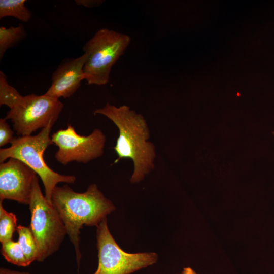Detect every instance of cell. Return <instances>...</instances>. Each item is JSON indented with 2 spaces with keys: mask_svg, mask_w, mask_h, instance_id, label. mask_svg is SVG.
I'll use <instances>...</instances> for the list:
<instances>
[{
  "mask_svg": "<svg viewBox=\"0 0 274 274\" xmlns=\"http://www.w3.org/2000/svg\"><path fill=\"white\" fill-rule=\"evenodd\" d=\"M29 207V227L37 246V261L42 262L58 250L67 232L58 212L42 194L37 176L33 182Z\"/></svg>",
  "mask_w": 274,
  "mask_h": 274,
  "instance_id": "5",
  "label": "cell"
},
{
  "mask_svg": "<svg viewBox=\"0 0 274 274\" xmlns=\"http://www.w3.org/2000/svg\"><path fill=\"white\" fill-rule=\"evenodd\" d=\"M17 218L12 212H7L0 203V242L2 243L12 239L17 231Z\"/></svg>",
  "mask_w": 274,
  "mask_h": 274,
  "instance_id": "15",
  "label": "cell"
},
{
  "mask_svg": "<svg viewBox=\"0 0 274 274\" xmlns=\"http://www.w3.org/2000/svg\"><path fill=\"white\" fill-rule=\"evenodd\" d=\"M1 253L9 262L19 266H27L29 264L17 242L12 239L2 243Z\"/></svg>",
  "mask_w": 274,
  "mask_h": 274,
  "instance_id": "14",
  "label": "cell"
},
{
  "mask_svg": "<svg viewBox=\"0 0 274 274\" xmlns=\"http://www.w3.org/2000/svg\"><path fill=\"white\" fill-rule=\"evenodd\" d=\"M88 55L83 54L76 58L64 60L54 71L50 87L44 94L59 99L73 95L85 79L83 68Z\"/></svg>",
  "mask_w": 274,
  "mask_h": 274,
  "instance_id": "10",
  "label": "cell"
},
{
  "mask_svg": "<svg viewBox=\"0 0 274 274\" xmlns=\"http://www.w3.org/2000/svg\"><path fill=\"white\" fill-rule=\"evenodd\" d=\"M51 203L64 223L67 234L74 247L79 268L82 257L80 229L84 225L97 227L115 207L96 184H90L83 193L74 191L67 184L56 186L52 194Z\"/></svg>",
  "mask_w": 274,
  "mask_h": 274,
  "instance_id": "2",
  "label": "cell"
},
{
  "mask_svg": "<svg viewBox=\"0 0 274 274\" xmlns=\"http://www.w3.org/2000/svg\"><path fill=\"white\" fill-rule=\"evenodd\" d=\"M93 113L106 116L119 130L114 147L117 158L114 163L121 159H131L133 170L130 182L137 183L142 181L154 168L156 158L155 146L148 141L150 130L144 116L127 105L116 107L109 103L96 109Z\"/></svg>",
  "mask_w": 274,
  "mask_h": 274,
  "instance_id": "1",
  "label": "cell"
},
{
  "mask_svg": "<svg viewBox=\"0 0 274 274\" xmlns=\"http://www.w3.org/2000/svg\"><path fill=\"white\" fill-rule=\"evenodd\" d=\"M37 173L22 161L10 158L0 164V203L4 200L29 205Z\"/></svg>",
  "mask_w": 274,
  "mask_h": 274,
  "instance_id": "9",
  "label": "cell"
},
{
  "mask_svg": "<svg viewBox=\"0 0 274 274\" xmlns=\"http://www.w3.org/2000/svg\"><path fill=\"white\" fill-rule=\"evenodd\" d=\"M22 96L7 80V76L0 71V105L12 108Z\"/></svg>",
  "mask_w": 274,
  "mask_h": 274,
  "instance_id": "16",
  "label": "cell"
},
{
  "mask_svg": "<svg viewBox=\"0 0 274 274\" xmlns=\"http://www.w3.org/2000/svg\"><path fill=\"white\" fill-rule=\"evenodd\" d=\"M25 0H1L0 19L5 17H14L24 22L31 19V12L25 5Z\"/></svg>",
  "mask_w": 274,
  "mask_h": 274,
  "instance_id": "11",
  "label": "cell"
},
{
  "mask_svg": "<svg viewBox=\"0 0 274 274\" xmlns=\"http://www.w3.org/2000/svg\"><path fill=\"white\" fill-rule=\"evenodd\" d=\"M17 232L18 242L30 265L37 258V248L30 227L20 225L18 226Z\"/></svg>",
  "mask_w": 274,
  "mask_h": 274,
  "instance_id": "13",
  "label": "cell"
},
{
  "mask_svg": "<svg viewBox=\"0 0 274 274\" xmlns=\"http://www.w3.org/2000/svg\"><path fill=\"white\" fill-rule=\"evenodd\" d=\"M63 108L58 98L31 94L22 96L4 118L11 120L17 135L29 136L51 122H56Z\"/></svg>",
  "mask_w": 274,
  "mask_h": 274,
  "instance_id": "7",
  "label": "cell"
},
{
  "mask_svg": "<svg viewBox=\"0 0 274 274\" xmlns=\"http://www.w3.org/2000/svg\"><path fill=\"white\" fill-rule=\"evenodd\" d=\"M55 122H51L36 135L15 137L10 147L1 149L0 162L14 158L19 159L31 168L41 178L44 188L45 197L51 203L53 191L59 183L73 184L76 178L73 175H64L56 173L45 163L43 154L51 144L50 133Z\"/></svg>",
  "mask_w": 274,
  "mask_h": 274,
  "instance_id": "3",
  "label": "cell"
},
{
  "mask_svg": "<svg viewBox=\"0 0 274 274\" xmlns=\"http://www.w3.org/2000/svg\"><path fill=\"white\" fill-rule=\"evenodd\" d=\"M0 274H31L27 271L13 270L5 267H1Z\"/></svg>",
  "mask_w": 274,
  "mask_h": 274,
  "instance_id": "19",
  "label": "cell"
},
{
  "mask_svg": "<svg viewBox=\"0 0 274 274\" xmlns=\"http://www.w3.org/2000/svg\"><path fill=\"white\" fill-rule=\"evenodd\" d=\"M96 227L98 265L93 274H130L157 262L155 253H128L122 250L109 231L107 218Z\"/></svg>",
  "mask_w": 274,
  "mask_h": 274,
  "instance_id": "6",
  "label": "cell"
},
{
  "mask_svg": "<svg viewBox=\"0 0 274 274\" xmlns=\"http://www.w3.org/2000/svg\"><path fill=\"white\" fill-rule=\"evenodd\" d=\"M181 274H197L190 267L184 268Z\"/></svg>",
  "mask_w": 274,
  "mask_h": 274,
  "instance_id": "20",
  "label": "cell"
},
{
  "mask_svg": "<svg viewBox=\"0 0 274 274\" xmlns=\"http://www.w3.org/2000/svg\"><path fill=\"white\" fill-rule=\"evenodd\" d=\"M104 1L100 0H76L75 3L80 6L87 8H92L99 6Z\"/></svg>",
  "mask_w": 274,
  "mask_h": 274,
  "instance_id": "18",
  "label": "cell"
},
{
  "mask_svg": "<svg viewBox=\"0 0 274 274\" xmlns=\"http://www.w3.org/2000/svg\"><path fill=\"white\" fill-rule=\"evenodd\" d=\"M131 41L125 33L108 28L97 30L84 45L88 55L83 72L88 85L102 86L109 81L111 70Z\"/></svg>",
  "mask_w": 274,
  "mask_h": 274,
  "instance_id": "4",
  "label": "cell"
},
{
  "mask_svg": "<svg viewBox=\"0 0 274 274\" xmlns=\"http://www.w3.org/2000/svg\"><path fill=\"white\" fill-rule=\"evenodd\" d=\"M14 132L10 128L7 120L5 118L0 119V146L11 143L15 137L13 136Z\"/></svg>",
  "mask_w": 274,
  "mask_h": 274,
  "instance_id": "17",
  "label": "cell"
},
{
  "mask_svg": "<svg viewBox=\"0 0 274 274\" xmlns=\"http://www.w3.org/2000/svg\"><path fill=\"white\" fill-rule=\"evenodd\" d=\"M52 142L58 149L56 160L63 165L76 161L87 163L100 157L104 153L106 138L102 131L95 128L87 136L78 134L68 124L65 129H60L51 136Z\"/></svg>",
  "mask_w": 274,
  "mask_h": 274,
  "instance_id": "8",
  "label": "cell"
},
{
  "mask_svg": "<svg viewBox=\"0 0 274 274\" xmlns=\"http://www.w3.org/2000/svg\"><path fill=\"white\" fill-rule=\"evenodd\" d=\"M26 36L24 26L19 24L17 26H10L8 28L0 27V59L6 50L22 41Z\"/></svg>",
  "mask_w": 274,
  "mask_h": 274,
  "instance_id": "12",
  "label": "cell"
},
{
  "mask_svg": "<svg viewBox=\"0 0 274 274\" xmlns=\"http://www.w3.org/2000/svg\"></svg>",
  "mask_w": 274,
  "mask_h": 274,
  "instance_id": "21",
  "label": "cell"
}]
</instances>
